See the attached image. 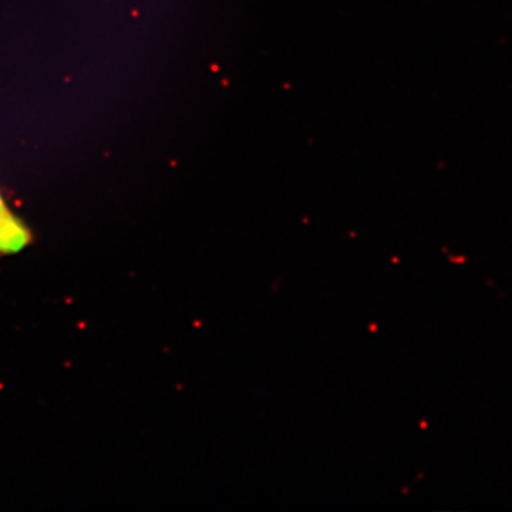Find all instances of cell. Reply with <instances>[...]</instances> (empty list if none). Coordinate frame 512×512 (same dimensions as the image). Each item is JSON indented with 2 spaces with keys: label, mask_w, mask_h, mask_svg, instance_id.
<instances>
[{
  "label": "cell",
  "mask_w": 512,
  "mask_h": 512,
  "mask_svg": "<svg viewBox=\"0 0 512 512\" xmlns=\"http://www.w3.org/2000/svg\"><path fill=\"white\" fill-rule=\"evenodd\" d=\"M32 234L25 222L10 210L8 202L0 194V255L16 254L28 247Z\"/></svg>",
  "instance_id": "1"
}]
</instances>
